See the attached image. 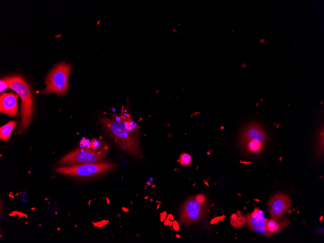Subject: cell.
<instances>
[{
  "mask_svg": "<svg viewBox=\"0 0 324 243\" xmlns=\"http://www.w3.org/2000/svg\"><path fill=\"white\" fill-rule=\"evenodd\" d=\"M254 230L267 237L272 236L274 234V233L270 232L266 227L260 228L255 229Z\"/></svg>",
  "mask_w": 324,
  "mask_h": 243,
  "instance_id": "obj_15",
  "label": "cell"
},
{
  "mask_svg": "<svg viewBox=\"0 0 324 243\" xmlns=\"http://www.w3.org/2000/svg\"><path fill=\"white\" fill-rule=\"evenodd\" d=\"M104 158L98 153L86 148L77 149L65 155L59 161L60 165L71 166L77 164L101 163Z\"/></svg>",
  "mask_w": 324,
  "mask_h": 243,
  "instance_id": "obj_5",
  "label": "cell"
},
{
  "mask_svg": "<svg viewBox=\"0 0 324 243\" xmlns=\"http://www.w3.org/2000/svg\"><path fill=\"white\" fill-rule=\"evenodd\" d=\"M266 142V135L262 128L257 124H251L244 130L242 142L250 152L259 153Z\"/></svg>",
  "mask_w": 324,
  "mask_h": 243,
  "instance_id": "obj_6",
  "label": "cell"
},
{
  "mask_svg": "<svg viewBox=\"0 0 324 243\" xmlns=\"http://www.w3.org/2000/svg\"><path fill=\"white\" fill-rule=\"evenodd\" d=\"M117 165L113 163L86 164L81 163L66 166L56 169L57 173L69 176L92 177L96 176L115 168Z\"/></svg>",
  "mask_w": 324,
  "mask_h": 243,
  "instance_id": "obj_4",
  "label": "cell"
},
{
  "mask_svg": "<svg viewBox=\"0 0 324 243\" xmlns=\"http://www.w3.org/2000/svg\"><path fill=\"white\" fill-rule=\"evenodd\" d=\"M195 199L200 204H203L206 200L205 195L202 194H198L195 197Z\"/></svg>",
  "mask_w": 324,
  "mask_h": 243,
  "instance_id": "obj_17",
  "label": "cell"
},
{
  "mask_svg": "<svg viewBox=\"0 0 324 243\" xmlns=\"http://www.w3.org/2000/svg\"><path fill=\"white\" fill-rule=\"evenodd\" d=\"M284 223H281L278 221L271 219L268 220L266 227L270 232L274 233L284 226Z\"/></svg>",
  "mask_w": 324,
  "mask_h": 243,
  "instance_id": "obj_13",
  "label": "cell"
},
{
  "mask_svg": "<svg viewBox=\"0 0 324 243\" xmlns=\"http://www.w3.org/2000/svg\"><path fill=\"white\" fill-rule=\"evenodd\" d=\"M6 87L15 91L21 100L20 112L21 120L18 128L20 133L29 126L33 114V98L29 84L19 75L7 76L1 80Z\"/></svg>",
  "mask_w": 324,
  "mask_h": 243,
  "instance_id": "obj_2",
  "label": "cell"
},
{
  "mask_svg": "<svg viewBox=\"0 0 324 243\" xmlns=\"http://www.w3.org/2000/svg\"><path fill=\"white\" fill-rule=\"evenodd\" d=\"M178 161L182 166H189L192 162V159L189 154L183 153L180 155Z\"/></svg>",
  "mask_w": 324,
  "mask_h": 243,
  "instance_id": "obj_14",
  "label": "cell"
},
{
  "mask_svg": "<svg viewBox=\"0 0 324 243\" xmlns=\"http://www.w3.org/2000/svg\"><path fill=\"white\" fill-rule=\"evenodd\" d=\"M248 226L253 230L266 227L268 219L265 218L263 211L258 208L253 212L247 215Z\"/></svg>",
  "mask_w": 324,
  "mask_h": 243,
  "instance_id": "obj_9",
  "label": "cell"
},
{
  "mask_svg": "<svg viewBox=\"0 0 324 243\" xmlns=\"http://www.w3.org/2000/svg\"><path fill=\"white\" fill-rule=\"evenodd\" d=\"M99 120L108 133L120 148L137 156H142L138 141L130 127L122 120L100 116Z\"/></svg>",
  "mask_w": 324,
  "mask_h": 243,
  "instance_id": "obj_1",
  "label": "cell"
},
{
  "mask_svg": "<svg viewBox=\"0 0 324 243\" xmlns=\"http://www.w3.org/2000/svg\"><path fill=\"white\" fill-rule=\"evenodd\" d=\"M185 215L189 219L195 220L200 216V211H192L185 214Z\"/></svg>",
  "mask_w": 324,
  "mask_h": 243,
  "instance_id": "obj_16",
  "label": "cell"
},
{
  "mask_svg": "<svg viewBox=\"0 0 324 243\" xmlns=\"http://www.w3.org/2000/svg\"><path fill=\"white\" fill-rule=\"evenodd\" d=\"M230 221L231 225L236 228L242 227L246 222L245 218L239 211L231 216Z\"/></svg>",
  "mask_w": 324,
  "mask_h": 243,
  "instance_id": "obj_11",
  "label": "cell"
},
{
  "mask_svg": "<svg viewBox=\"0 0 324 243\" xmlns=\"http://www.w3.org/2000/svg\"><path fill=\"white\" fill-rule=\"evenodd\" d=\"M291 205L290 198L283 194H277L270 199L268 209L271 219L279 221Z\"/></svg>",
  "mask_w": 324,
  "mask_h": 243,
  "instance_id": "obj_7",
  "label": "cell"
},
{
  "mask_svg": "<svg viewBox=\"0 0 324 243\" xmlns=\"http://www.w3.org/2000/svg\"><path fill=\"white\" fill-rule=\"evenodd\" d=\"M194 211H201V204L196 200L192 199L188 201L183 207V212L184 214Z\"/></svg>",
  "mask_w": 324,
  "mask_h": 243,
  "instance_id": "obj_12",
  "label": "cell"
},
{
  "mask_svg": "<svg viewBox=\"0 0 324 243\" xmlns=\"http://www.w3.org/2000/svg\"><path fill=\"white\" fill-rule=\"evenodd\" d=\"M72 66L65 62L55 65L45 80L46 87L42 93L45 95L51 93L66 95L69 88L68 81Z\"/></svg>",
  "mask_w": 324,
  "mask_h": 243,
  "instance_id": "obj_3",
  "label": "cell"
},
{
  "mask_svg": "<svg viewBox=\"0 0 324 243\" xmlns=\"http://www.w3.org/2000/svg\"><path fill=\"white\" fill-rule=\"evenodd\" d=\"M0 111L1 113L10 116H18L17 99L14 94L5 93L0 95Z\"/></svg>",
  "mask_w": 324,
  "mask_h": 243,
  "instance_id": "obj_8",
  "label": "cell"
},
{
  "mask_svg": "<svg viewBox=\"0 0 324 243\" xmlns=\"http://www.w3.org/2000/svg\"><path fill=\"white\" fill-rule=\"evenodd\" d=\"M18 124L17 121H10L0 128V138L7 142L10 139L14 128Z\"/></svg>",
  "mask_w": 324,
  "mask_h": 243,
  "instance_id": "obj_10",
  "label": "cell"
}]
</instances>
